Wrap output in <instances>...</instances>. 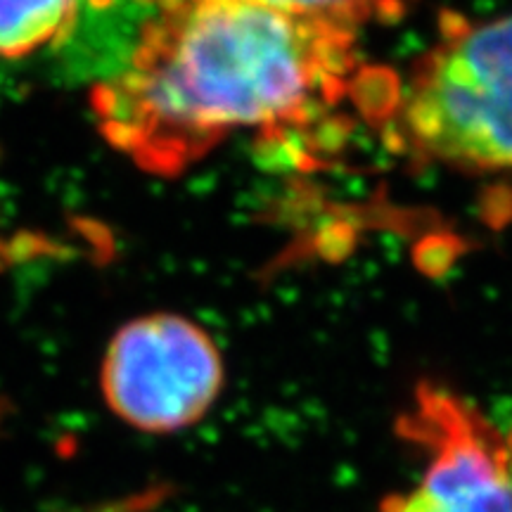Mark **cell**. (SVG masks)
I'll return each instance as SVG.
<instances>
[{"mask_svg": "<svg viewBox=\"0 0 512 512\" xmlns=\"http://www.w3.org/2000/svg\"><path fill=\"white\" fill-rule=\"evenodd\" d=\"M354 43L259 0H192L98 88L100 126L145 169L181 171L230 133H287L354 93Z\"/></svg>", "mask_w": 512, "mask_h": 512, "instance_id": "cell-1", "label": "cell"}, {"mask_svg": "<svg viewBox=\"0 0 512 512\" xmlns=\"http://www.w3.org/2000/svg\"><path fill=\"white\" fill-rule=\"evenodd\" d=\"M384 124L401 152L475 174H512V15L446 17L399 76Z\"/></svg>", "mask_w": 512, "mask_h": 512, "instance_id": "cell-2", "label": "cell"}, {"mask_svg": "<svg viewBox=\"0 0 512 512\" xmlns=\"http://www.w3.org/2000/svg\"><path fill=\"white\" fill-rule=\"evenodd\" d=\"M418 448V484L384 498L380 512H512V422L503 425L444 384L420 382L399 418Z\"/></svg>", "mask_w": 512, "mask_h": 512, "instance_id": "cell-3", "label": "cell"}, {"mask_svg": "<svg viewBox=\"0 0 512 512\" xmlns=\"http://www.w3.org/2000/svg\"><path fill=\"white\" fill-rule=\"evenodd\" d=\"M223 387L216 344L188 318L155 313L114 335L102 363V394L143 432H178L209 413Z\"/></svg>", "mask_w": 512, "mask_h": 512, "instance_id": "cell-4", "label": "cell"}, {"mask_svg": "<svg viewBox=\"0 0 512 512\" xmlns=\"http://www.w3.org/2000/svg\"><path fill=\"white\" fill-rule=\"evenodd\" d=\"M81 0H0V57L17 60L72 36Z\"/></svg>", "mask_w": 512, "mask_h": 512, "instance_id": "cell-5", "label": "cell"}, {"mask_svg": "<svg viewBox=\"0 0 512 512\" xmlns=\"http://www.w3.org/2000/svg\"><path fill=\"white\" fill-rule=\"evenodd\" d=\"M285 15L309 19L325 27L358 34V29L380 19H399L413 0H259Z\"/></svg>", "mask_w": 512, "mask_h": 512, "instance_id": "cell-6", "label": "cell"}]
</instances>
